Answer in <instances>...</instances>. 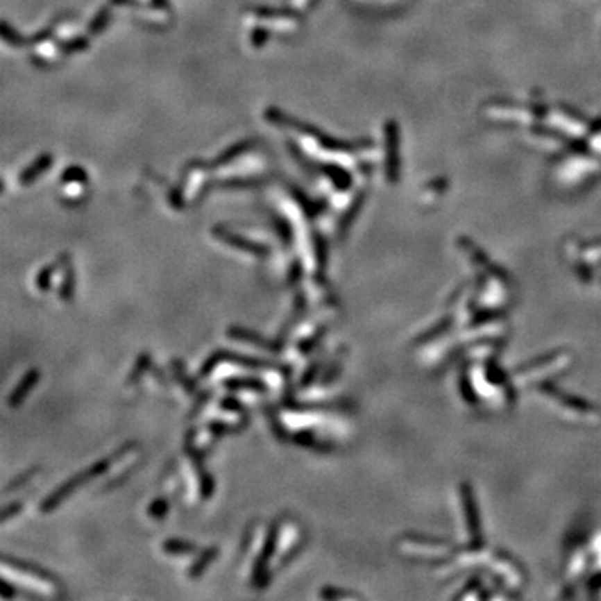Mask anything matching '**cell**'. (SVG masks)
<instances>
[{
    "mask_svg": "<svg viewBox=\"0 0 601 601\" xmlns=\"http://www.w3.org/2000/svg\"><path fill=\"white\" fill-rule=\"evenodd\" d=\"M35 380H37V374L34 371L28 373V376L26 378V380L20 382L19 389H15V393L10 396V406H17L19 403L22 401L24 396H26L27 391L31 389V386L35 382Z\"/></svg>",
    "mask_w": 601,
    "mask_h": 601,
    "instance_id": "6da1fadb",
    "label": "cell"
},
{
    "mask_svg": "<svg viewBox=\"0 0 601 601\" xmlns=\"http://www.w3.org/2000/svg\"><path fill=\"white\" fill-rule=\"evenodd\" d=\"M45 166H49V159H40L39 162L35 164L34 167L31 169V171H26V174L22 176V183H28V180H32L34 179V176H37V172H39V169H44Z\"/></svg>",
    "mask_w": 601,
    "mask_h": 601,
    "instance_id": "7a4b0ae2",
    "label": "cell"
}]
</instances>
